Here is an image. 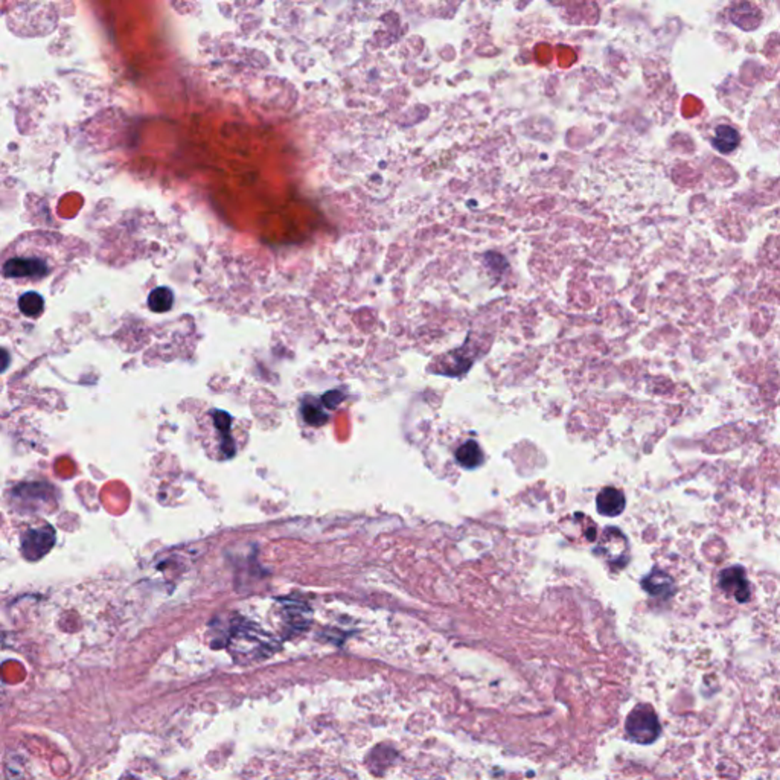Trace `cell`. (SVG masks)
Returning a JSON list of instances; mask_svg holds the SVG:
<instances>
[{
  "instance_id": "obj_3",
  "label": "cell",
  "mask_w": 780,
  "mask_h": 780,
  "mask_svg": "<svg viewBox=\"0 0 780 780\" xmlns=\"http://www.w3.org/2000/svg\"><path fill=\"white\" fill-rule=\"evenodd\" d=\"M55 531L52 526L29 529L22 535V553L28 561L41 560L55 544Z\"/></svg>"
},
{
  "instance_id": "obj_8",
  "label": "cell",
  "mask_w": 780,
  "mask_h": 780,
  "mask_svg": "<svg viewBox=\"0 0 780 780\" xmlns=\"http://www.w3.org/2000/svg\"><path fill=\"white\" fill-rule=\"evenodd\" d=\"M456 459L463 468H467V470L477 468L482 463V459H483L482 457V450L477 445V442H474V440L463 442V444L459 447V450L456 451Z\"/></svg>"
},
{
  "instance_id": "obj_1",
  "label": "cell",
  "mask_w": 780,
  "mask_h": 780,
  "mask_svg": "<svg viewBox=\"0 0 780 780\" xmlns=\"http://www.w3.org/2000/svg\"><path fill=\"white\" fill-rule=\"evenodd\" d=\"M625 730L631 741L648 745L659 740L661 727L654 709L648 704H640L628 715Z\"/></svg>"
},
{
  "instance_id": "obj_13",
  "label": "cell",
  "mask_w": 780,
  "mask_h": 780,
  "mask_svg": "<svg viewBox=\"0 0 780 780\" xmlns=\"http://www.w3.org/2000/svg\"><path fill=\"white\" fill-rule=\"evenodd\" d=\"M322 401L328 408H335L337 406H339L343 401V395L340 392H335V390H332V392L325 394Z\"/></svg>"
},
{
  "instance_id": "obj_9",
  "label": "cell",
  "mask_w": 780,
  "mask_h": 780,
  "mask_svg": "<svg viewBox=\"0 0 780 780\" xmlns=\"http://www.w3.org/2000/svg\"><path fill=\"white\" fill-rule=\"evenodd\" d=\"M174 303V294L168 287L154 288L148 296V307L153 313L170 311Z\"/></svg>"
},
{
  "instance_id": "obj_10",
  "label": "cell",
  "mask_w": 780,
  "mask_h": 780,
  "mask_svg": "<svg viewBox=\"0 0 780 780\" xmlns=\"http://www.w3.org/2000/svg\"><path fill=\"white\" fill-rule=\"evenodd\" d=\"M18 308L26 318H38L45 310V300L36 291H28L18 299Z\"/></svg>"
},
{
  "instance_id": "obj_2",
  "label": "cell",
  "mask_w": 780,
  "mask_h": 780,
  "mask_svg": "<svg viewBox=\"0 0 780 780\" xmlns=\"http://www.w3.org/2000/svg\"><path fill=\"white\" fill-rule=\"evenodd\" d=\"M48 273L46 259L37 255L9 256L4 262V278L6 279H41Z\"/></svg>"
},
{
  "instance_id": "obj_7",
  "label": "cell",
  "mask_w": 780,
  "mask_h": 780,
  "mask_svg": "<svg viewBox=\"0 0 780 780\" xmlns=\"http://www.w3.org/2000/svg\"><path fill=\"white\" fill-rule=\"evenodd\" d=\"M641 587L652 596L668 597L673 592V581L669 575L661 570H654L649 576L643 579Z\"/></svg>"
},
{
  "instance_id": "obj_5",
  "label": "cell",
  "mask_w": 780,
  "mask_h": 780,
  "mask_svg": "<svg viewBox=\"0 0 780 780\" xmlns=\"http://www.w3.org/2000/svg\"><path fill=\"white\" fill-rule=\"evenodd\" d=\"M596 508L600 515L617 516L625 509V497L616 488H604L597 494Z\"/></svg>"
},
{
  "instance_id": "obj_6",
  "label": "cell",
  "mask_w": 780,
  "mask_h": 780,
  "mask_svg": "<svg viewBox=\"0 0 780 780\" xmlns=\"http://www.w3.org/2000/svg\"><path fill=\"white\" fill-rule=\"evenodd\" d=\"M741 142V136L730 125H718L712 138V145L722 154H729L736 150Z\"/></svg>"
},
{
  "instance_id": "obj_12",
  "label": "cell",
  "mask_w": 780,
  "mask_h": 780,
  "mask_svg": "<svg viewBox=\"0 0 780 780\" xmlns=\"http://www.w3.org/2000/svg\"><path fill=\"white\" fill-rule=\"evenodd\" d=\"M302 413L305 421L311 426H322L326 423V419H328V415H326L322 408H319L318 406H314L311 403H303Z\"/></svg>"
},
{
  "instance_id": "obj_11",
  "label": "cell",
  "mask_w": 780,
  "mask_h": 780,
  "mask_svg": "<svg viewBox=\"0 0 780 780\" xmlns=\"http://www.w3.org/2000/svg\"><path fill=\"white\" fill-rule=\"evenodd\" d=\"M230 416L226 413V412H217L215 413V426L217 428H220V431H223V436H224V442H223V451L226 456H234L235 453V448H234V440H232L229 438V430H230Z\"/></svg>"
},
{
  "instance_id": "obj_4",
  "label": "cell",
  "mask_w": 780,
  "mask_h": 780,
  "mask_svg": "<svg viewBox=\"0 0 780 780\" xmlns=\"http://www.w3.org/2000/svg\"><path fill=\"white\" fill-rule=\"evenodd\" d=\"M720 587L722 592L733 595L740 604H745L750 600V584L747 581L745 570L740 565L729 567L720 573Z\"/></svg>"
}]
</instances>
